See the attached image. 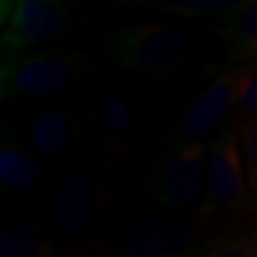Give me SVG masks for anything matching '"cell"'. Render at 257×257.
Instances as JSON below:
<instances>
[{
    "instance_id": "obj_1",
    "label": "cell",
    "mask_w": 257,
    "mask_h": 257,
    "mask_svg": "<svg viewBox=\"0 0 257 257\" xmlns=\"http://www.w3.org/2000/svg\"><path fill=\"white\" fill-rule=\"evenodd\" d=\"M193 37L191 29L166 23L124 25L103 37V48L126 71L162 76L183 61Z\"/></svg>"
},
{
    "instance_id": "obj_2",
    "label": "cell",
    "mask_w": 257,
    "mask_h": 257,
    "mask_svg": "<svg viewBox=\"0 0 257 257\" xmlns=\"http://www.w3.org/2000/svg\"><path fill=\"white\" fill-rule=\"evenodd\" d=\"M82 52L2 54L0 93L2 99H42L65 92L88 69Z\"/></svg>"
},
{
    "instance_id": "obj_3",
    "label": "cell",
    "mask_w": 257,
    "mask_h": 257,
    "mask_svg": "<svg viewBox=\"0 0 257 257\" xmlns=\"http://www.w3.org/2000/svg\"><path fill=\"white\" fill-rule=\"evenodd\" d=\"M208 143H170L153 172V193L170 211L194 215L198 223L206 206Z\"/></svg>"
},
{
    "instance_id": "obj_4",
    "label": "cell",
    "mask_w": 257,
    "mask_h": 257,
    "mask_svg": "<svg viewBox=\"0 0 257 257\" xmlns=\"http://www.w3.org/2000/svg\"><path fill=\"white\" fill-rule=\"evenodd\" d=\"M242 213H251V198L242 143L236 130L229 128L208 141L206 206L200 223Z\"/></svg>"
},
{
    "instance_id": "obj_5",
    "label": "cell",
    "mask_w": 257,
    "mask_h": 257,
    "mask_svg": "<svg viewBox=\"0 0 257 257\" xmlns=\"http://www.w3.org/2000/svg\"><path fill=\"white\" fill-rule=\"evenodd\" d=\"M73 27L71 8L63 0H10L2 2V54L61 42Z\"/></svg>"
},
{
    "instance_id": "obj_6",
    "label": "cell",
    "mask_w": 257,
    "mask_h": 257,
    "mask_svg": "<svg viewBox=\"0 0 257 257\" xmlns=\"http://www.w3.org/2000/svg\"><path fill=\"white\" fill-rule=\"evenodd\" d=\"M249 63H229L215 69L208 84L196 93L189 109L183 112L172 134V143L204 141L223 124L232 110H236L240 88Z\"/></svg>"
},
{
    "instance_id": "obj_7",
    "label": "cell",
    "mask_w": 257,
    "mask_h": 257,
    "mask_svg": "<svg viewBox=\"0 0 257 257\" xmlns=\"http://www.w3.org/2000/svg\"><path fill=\"white\" fill-rule=\"evenodd\" d=\"M105 198V183L90 166L73 168L55 187L52 196V223L59 236L82 234L99 215Z\"/></svg>"
},
{
    "instance_id": "obj_8",
    "label": "cell",
    "mask_w": 257,
    "mask_h": 257,
    "mask_svg": "<svg viewBox=\"0 0 257 257\" xmlns=\"http://www.w3.org/2000/svg\"><path fill=\"white\" fill-rule=\"evenodd\" d=\"M196 234L179 221L153 215L139 221L107 257H196Z\"/></svg>"
},
{
    "instance_id": "obj_9",
    "label": "cell",
    "mask_w": 257,
    "mask_h": 257,
    "mask_svg": "<svg viewBox=\"0 0 257 257\" xmlns=\"http://www.w3.org/2000/svg\"><path fill=\"white\" fill-rule=\"evenodd\" d=\"M84 132L82 114L74 107H50L38 110L29 120L25 136L33 155L44 160H61L80 141Z\"/></svg>"
},
{
    "instance_id": "obj_10",
    "label": "cell",
    "mask_w": 257,
    "mask_h": 257,
    "mask_svg": "<svg viewBox=\"0 0 257 257\" xmlns=\"http://www.w3.org/2000/svg\"><path fill=\"white\" fill-rule=\"evenodd\" d=\"M139 124V112L136 101L112 93L105 97L92 116V126L101 151L110 158H120L128 153L134 143Z\"/></svg>"
},
{
    "instance_id": "obj_11",
    "label": "cell",
    "mask_w": 257,
    "mask_h": 257,
    "mask_svg": "<svg viewBox=\"0 0 257 257\" xmlns=\"http://www.w3.org/2000/svg\"><path fill=\"white\" fill-rule=\"evenodd\" d=\"M44 179L38 158L10 132H2L0 141V185L10 196L25 198L37 193Z\"/></svg>"
},
{
    "instance_id": "obj_12",
    "label": "cell",
    "mask_w": 257,
    "mask_h": 257,
    "mask_svg": "<svg viewBox=\"0 0 257 257\" xmlns=\"http://www.w3.org/2000/svg\"><path fill=\"white\" fill-rule=\"evenodd\" d=\"M215 33L229 44L230 63H257V0L236 2L217 19Z\"/></svg>"
},
{
    "instance_id": "obj_13",
    "label": "cell",
    "mask_w": 257,
    "mask_h": 257,
    "mask_svg": "<svg viewBox=\"0 0 257 257\" xmlns=\"http://www.w3.org/2000/svg\"><path fill=\"white\" fill-rule=\"evenodd\" d=\"M0 257H61L54 238L33 215H19L0 234Z\"/></svg>"
},
{
    "instance_id": "obj_14",
    "label": "cell",
    "mask_w": 257,
    "mask_h": 257,
    "mask_svg": "<svg viewBox=\"0 0 257 257\" xmlns=\"http://www.w3.org/2000/svg\"><path fill=\"white\" fill-rule=\"evenodd\" d=\"M236 2L238 0H147L139 4L183 19H221Z\"/></svg>"
},
{
    "instance_id": "obj_15",
    "label": "cell",
    "mask_w": 257,
    "mask_h": 257,
    "mask_svg": "<svg viewBox=\"0 0 257 257\" xmlns=\"http://www.w3.org/2000/svg\"><path fill=\"white\" fill-rule=\"evenodd\" d=\"M240 143L248 177L249 198H251V213H257V114L244 120L240 124Z\"/></svg>"
},
{
    "instance_id": "obj_16",
    "label": "cell",
    "mask_w": 257,
    "mask_h": 257,
    "mask_svg": "<svg viewBox=\"0 0 257 257\" xmlns=\"http://www.w3.org/2000/svg\"><path fill=\"white\" fill-rule=\"evenodd\" d=\"M196 257H257V248L246 234H219L208 240Z\"/></svg>"
},
{
    "instance_id": "obj_17",
    "label": "cell",
    "mask_w": 257,
    "mask_h": 257,
    "mask_svg": "<svg viewBox=\"0 0 257 257\" xmlns=\"http://www.w3.org/2000/svg\"><path fill=\"white\" fill-rule=\"evenodd\" d=\"M257 114V63H249L248 73L244 76V82L240 88L238 105L234 110V116L240 124L244 120Z\"/></svg>"
},
{
    "instance_id": "obj_18",
    "label": "cell",
    "mask_w": 257,
    "mask_h": 257,
    "mask_svg": "<svg viewBox=\"0 0 257 257\" xmlns=\"http://www.w3.org/2000/svg\"><path fill=\"white\" fill-rule=\"evenodd\" d=\"M246 236H248V238L251 240L253 244H255V248H257V225H255V227H253L251 230H249V232L246 234Z\"/></svg>"
}]
</instances>
